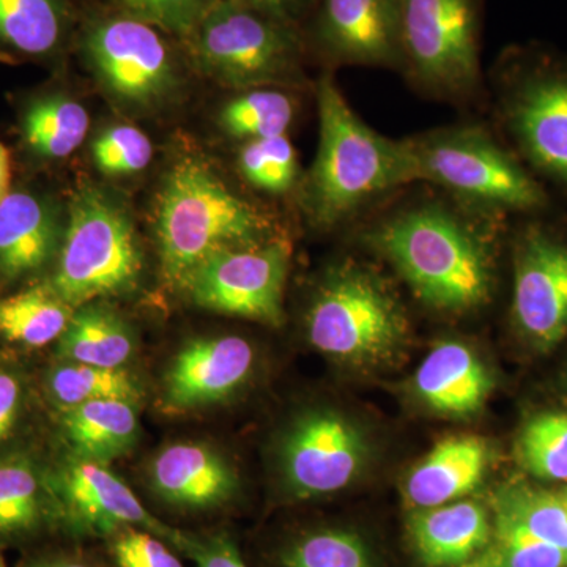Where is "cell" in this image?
I'll use <instances>...</instances> for the list:
<instances>
[{
    "mask_svg": "<svg viewBox=\"0 0 567 567\" xmlns=\"http://www.w3.org/2000/svg\"><path fill=\"white\" fill-rule=\"evenodd\" d=\"M364 240L429 308L464 315L491 300L494 264L486 237L451 205H409L380 219Z\"/></svg>",
    "mask_w": 567,
    "mask_h": 567,
    "instance_id": "obj_1",
    "label": "cell"
},
{
    "mask_svg": "<svg viewBox=\"0 0 567 567\" xmlns=\"http://www.w3.org/2000/svg\"><path fill=\"white\" fill-rule=\"evenodd\" d=\"M317 110L319 148L301 189L316 226L331 229L415 182L409 142L388 140L365 125L330 74L317 84Z\"/></svg>",
    "mask_w": 567,
    "mask_h": 567,
    "instance_id": "obj_2",
    "label": "cell"
},
{
    "mask_svg": "<svg viewBox=\"0 0 567 567\" xmlns=\"http://www.w3.org/2000/svg\"><path fill=\"white\" fill-rule=\"evenodd\" d=\"M153 229L164 278L178 289L212 257L275 238L271 219L199 156H183L164 177Z\"/></svg>",
    "mask_w": 567,
    "mask_h": 567,
    "instance_id": "obj_3",
    "label": "cell"
},
{
    "mask_svg": "<svg viewBox=\"0 0 567 567\" xmlns=\"http://www.w3.org/2000/svg\"><path fill=\"white\" fill-rule=\"evenodd\" d=\"M309 342L352 368L391 364L409 342L404 306L390 284L354 262L328 271L306 312Z\"/></svg>",
    "mask_w": 567,
    "mask_h": 567,
    "instance_id": "obj_4",
    "label": "cell"
},
{
    "mask_svg": "<svg viewBox=\"0 0 567 567\" xmlns=\"http://www.w3.org/2000/svg\"><path fill=\"white\" fill-rule=\"evenodd\" d=\"M415 182H431L466 208L533 213L547 205L543 185L480 125H457L410 137Z\"/></svg>",
    "mask_w": 567,
    "mask_h": 567,
    "instance_id": "obj_5",
    "label": "cell"
},
{
    "mask_svg": "<svg viewBox=\"0 0 567 567\" xmlns=\"http://www.w3.org/2000/svg\"><path fill=\"white\" fill-rule=\"evenodd\" d=\"M142 267L140 241L125 208L95 186L78 189L52 274L44 282L78 308L132 292Z\"/></svg>",
    "mask_w": 567,
    "mask_h": 567,
    "instance_id": "obj_6",
    "label": "cell"
},
{
    "mask_svg": "<svg viewBox=\"0 0 567 567\" xmlns=\"http://www.w3.org/2000/svg\"><path fill=\"white\" fill-rule=\"evenodd\" d=\"M186 41L205 76L234 89L270 87L297 74L301 43L292 25L221 0Z\"/></svg>",
    "mask_w": 567,
    "mask_h": 567,
    "instance_id": "obj_7",
    "label": "cell"
},
{
    "mask_svg": "<svg viewBox=\"0 0 567 567\" xmlns=\"http://www.w3.org/2000/svg\"><path fill=\"white\" fill-rule=\"evenodd\" d=\"M402 69L431 95L466 100L480 87L476 0H395Z\"/></svg>",
    "mask_w": 567,
    "mask_h": 567,
    "instance_id": "obj_8",
    "label": "cell"
},
{
    "mask_svg": "<svg viewBox=\"0 0 567 567\" xmlns=\"http://www.w3.org/2000/svg\"><path fill=\"white\" fill-rule=\"evenodd\" d=\"M84 52L104 91L130 110H152L177 87V71L159 33L126 14L93 24Z\"/></svg>",
    "mask_w": 567,
    "mask_h": 567,
    "instance_id": "obj_9",
    "label": "cell"
},
{
    "mask_svg": "<svg viewBox=\"0 0 567 567\" xmlns=\"http://www.w3.org/2000/svg\"><path fill=\"white\" fill-rule=\"evenodd\" d=\"M289 257L278 237L229 249L200 265L183 289L200 308L279 327Z\"/></svg>",
    "mask_w": 567,
    "mask_h": 567,
    "instance_id": "obj_10",
    "label": "cell"
},
{
    "mask_svg": "<svg viewBox=\"0 0 567 567\" xmlns=\"http://www.w3.org/2000/svg\"><path fill=\"white\" fill-rule=\"evenodd\" d=\"M502 115L518 152L567 192V65L540 62L511 78Z\"/></svg>",
    "mask_w": 567,
    "mask_h": 567,
    "instance_id": "obj_11",
    "label": "cell"
},
{
    "mask_svg": "<svg viewBox=\"0 0 567 567\" xmlns=\"http://www.w3.org/2000/svg\"><path fill=\"white\" fill-rule=\"evenodd\" d=\"M369 454L368 439L354 421L334 410H311L284 436V481L298 498L336 494L363 473Z\"/></svg>",
    "mask_w": 567,
    "mask_h": 567,
    "instance_id": "obj_12",
    "label": "cell"
},
{
    "mask_svg": "<svg viewBox=\"0 0 567 567\" xmlns=\"http://www.w3.org/2000/svg\"><path fill=\"white\" fill-rule=\"evenodd\" d=\"M513 320L539 352L567 334V241L543 224H528L514 248Z\"/></svg>",
    "mask_w": 567,
    "mask_h": 567,
    "instance_id": "obj_13",
    "label": "cell"
},
{
    "mask_svg": "<svg viewBox=\"0 0 567 567\" xmlns=\"http://www.w3.org/2000/svg\"><path fill=\"white\" fill-rule=\"evenodd\" d=\"M52 491L61 506L63 527L107 535L121 528H144L185 550L189 536L152 516L132 488L104 464L71 456L51 462Z\"/></svg>",
    "mask_w": 567,
    "mask_h": 567,
    "instance_id": "obj_14",
    "label": "cell"
},
{
    "mask_svg": "<svg viewBox=\"0 0 567 567\" xmlns=\"http://www.w3.org/2000/svg\"><path fill=\"white\" fill-rule=\"evenodd\" d=\"M254 360L252 346L241 336L194 339L167 371L164 401L183 412L221 402L248 382Z\"/></svg>",
    "mask_w": 567,
    "mask_h": 567,
    "instance_id": "obj_15",
    "label": "cell"
},
{
    "mask_svg": "<svg viewBox=\"0 0 567 567\" xmlns=\"http://www.w3.org/2000/svg\"><path fill=\"white\" fill-rule=\"evenodd\" d=\"M50 464L29 442L0 456V550L31 546L63 527Z\"/></svg>",
    "mask_w": 567,
    "mask_h": 567,
    "instance_id": "obj_16",
    "label": "cell"
},
{
    "mask_svg": "<svg viewBox=\"0 0 567 567\" xmlns=\"http://www.w3.org/2000/svg\"><path fill=\"white\" fill-rule=\"evenodd\" d=\"M317 39L338 63L402 66L395 0H322Z\"/></svg>",
    "mask_w": 567,
    "mask_h": 567,
    "instance_id": "obj_17",
    "label": "cell"
},
{
    "mask_svg": "<svg viewBox=\"0 0 567 567\" xmlns=\"http://www.w3.org/2000/svg\"><path fill=\"white\" fill-rule=\"evenodd\" d=\"M62 224L50 200L28 192L0 203V286H13L54 264Z\"/></svg>",
    "mask_w": 567,
    "mask_h": 567,
    "instance_id": "obj_18",
    "label": "cell"
},
{
    "mask_svg": "<svg viewBox=\"0 0 567 567\" xmlns=\"http://www.w3.org/2000/svg\"><path fill=\"white\" fill-rule=\"evenodd\" d=\"M153 491L185 509H212L229 502L238 488L234 466L213 447L177 443L164 447L151 468Z\"/></svg>",
    "mask_w": 567,
    "mask_h": 567,
    "instance_id": "obj_19",
    "label": "cell"
},
{
    "mask_svg": "<svg viewBox=\"0 0 567 567\" xmlns=\"http://www.w3.org/2000/svg\"><path fill=\"white\" fill-rule=\"evenodd\" d=\"M409 533L424 566L454 567L486 550L494 525L486 507L465 499L417 509L410 517Z\"/></svg>",
    "mask_w": 567,
    "mask_h": 567,
    "instance_id": "obj_20",
    "label": "cell"
},
{
    "mask_svg": "<svg viewBox=\"0 0 567 567\" xmlns=\"http://www.w3.org/2000/svg\"><path fill=\"white\" fill-rule=\"evenodd\" d=\"M494 380L468 346L440 342L424 358L415 375L417 398L443 415H475L486 404Z\"/></svg>",
    "mask_w": 567,
    "mask_h": 567,
    "instance_id": "obj_21",
    "label": "cell"
},
{
    "mask_svg": "<svg viewBox=\"0 0 567 567\" xmlns=\"http://www.w3.org/2000/svg\"><path fill=\"white\" fill-rule=\"evenodd\" d=\"M491 451L484 440L462 435L443 440L412 470L405 498L416 509L457 502L480 486Z\"/></svg>",
    "mask_w": 567,
    "mask_h": 567,
    "instance_id": "obj_22",
    "label": "cell"
},
{
    "mask_svg": "<svg viewBox=\"0 0 567 567\" xmlns=\"http://www.w3.org/2000/svg\"><path fill=\"white\" fill-rule=\"evenodd\" d=\"M58 429L74 457L107 464L136 445L140 416L136 402L103 399L58 413Z\"/></svg>",
    "mask_w": 567,
    "mask_h": 567,
    "instance_id": "obj_23",
    "label": "cell"
},
{
    "mask_svg": "<svg viewBox=\"0 0 567 567\" xmlns=\"http://www.w3.org/2000/svg\"><path fill=\"white\" fill-rule=\"evenodd\" d=\"M134 352L132 328L110 306L87 303L74 308L65 333L55 344V360L123 368Z\"/></svg>",
    "mask_w": 567,
    "mask_h": 567,
    "instance_id": "obj_24",
    "label": "cell"
},
{
    "mask_svg": "<svg viewBox=\"0 0 567 567\" xmlns=\"http://www.w3.org/2000/svg\"><path fill=\"white\" fill-rule=\"evenodd\" d=\"M74 308L40 281L0 298V342L18 350L58 344Z\"/></svg>",
    "mask_w": 567,
    "mask_h": 567,
    "instance_id": "obj_25",
    "label": "cell"
},
{
    "mask_svg": "<svg viewBox=\"0 0 567 567\" xmlns=\"http://www.w3.org/2000/svg\"><path fill=\"white\" fill-rule=\"evenodd\" d=\"M41 394L55 413L103 399H128L137 402L142 388L136 377L123 368L55 360L40 380Z\"/></svg>",
    "mask_w": 567,
    "mask_h": 567,
    "instance_id": "obj_26",
    "label": "cell"
},
{
    "mask_svg": "<svg viewBox=\"0 0 567 567\" xmlns=\"http://www.w3.org/2000/svg\"><path fill=\"white\" fill-rule=\"evenodd\" d=\"M91 117L76 100L50 95L37 100L25 110L21 137L25 147L44 159L70 156L87 136Z\"/></svg>",
    "mask_w": 567,
    "mask_h": 567,
    "instance_id": "obj_27",
    "label": "cell"
},
{
    "mask_svg": "<svg viewBox=\"0 0 567 567\" xmlns=\"http://www.w3.org/2000/svg\"><path fill=\"white\" fill-rule=\"evenodd\" d=\"M63 0H0V47L20 54H51L65 35Z\"/></svg>",
    "mask_w": 567,
    "mask_h": 567,
    "instance_id": "obj_28",
    "label": "cell"
},
{
    "mask_svg": "<svg viewBox=\"0 0 567 567\" xmlns=\"http://www.w3.org/2000/svg\"><path fill=\"white\" fill-rule=\"evenodd\" d=\"M494 520L516 525L567 554V507L563 496L525 483L507 484L495 496Z\"/></svg>",
    "mask_w": 567,
    "mask_h": 567,
    "instance_id": "obj_29",
    "label": "cell"
},
{
    "mask_svg": "<svg viewBox=\"0 0 567 567\" xmlns=\"http://www.w3.org/2000/svg\"><path fill=\"white\" fill-rule=\"evenodd\" d=\"M295 104L287 93L275 89H248L230 100L219 114L224 132L245 142L287 136Z\"/></svg>",
    "mask_w": 567,
    "mask_h": 567,
    "instance_id": "obj_30",
    "label": "cell"
},
{
    "mask_svg": "<svg viewBox=\"0 0 567 567\" xmlns=\"http://www.w3.org/2000/svg\"><path fill=\"white\" fill-rule=\"evenodd\" d=\"M518 464L537 480L567 481V412L529 417L516 443Z\"/></svg>",
    "mask_w": 567,
    "mask_h": 567,
    "instance_id": "obj_31",
    "label": "cell"
},
{
    "mask_svg": "<svg viewBox=\"0 0 567 567\" xmlns=\"http://www.w3.org/2000/svg\"><path fill=\"white\" fill-rule=\"evenodd\" d=\"M282 567H377L360 536L346 529H320L295 540Z\"/></svg>",
    "mask_w": 567,
    "mask_h": 567,
    "instance_id": "obj_32",
    "label": "cell"
},
{
    "mask_svg": "<svg viewBox=\"0 0 567 567\" xmlns=\"http://www.w3.org/2000/svg\"><path fill=\"white\" fill-rule=\"evenodd\" d=\"M238 169L260 192L287 193L297 181V153L287 136L245 142L238 155Z\"/></svg>",
    "mask_w": 567,
    "mask_h": 567,
    "instance_id": "obj_33",
    "label": "cell"
},
{
    "mask_svg": "<svg viewBox=\"0 0 567 567\" xmlns=\"http://www.w3.org/2000/svg\"><path fill=\"white\" fill-rule=\"evenodd\" d=\"M31 375L13 353L0 350V456L24 445L32 406Z\"/></svg>",
    "mask_w": 567,
    "mask_h": 567,
    "instance_id": "obj_34",
    "label": "cell"
},
{
    "mask_svg": "<svg viewBox=\"0 0 567 567\" xmlns=\"http://www.w3.org/2000/svg\"><path fill=\"white\" fill-rule=\"evenodd\" d=\"M494 533L486 550L499 567H567V554L525 529L503 520L492 522Z\"/></svg>",
    "mask_w": 567,
    "mask_h": 567,
    "instance_id": "obj_35",
    "label": "cell"
},
{
    "mask_svg": "<svg viewBox=\"0 0 567 567\" xmlns=\"http://www.w3.org/2000/svg\"><path fill=\"white\" fill-rule=\"evenodd\" d=\"M92 155L103 174L121 177L144 171L152 162L153 145L136 126H111L93 142Z\"/></svg>",
    "mask_w": 567,
    "mask_h": 567,
    "instance_id": "obj_36",
    "label": "cell"
},
{
    "mask_svg": "<svg viewBox=\"0 0 567 567\" xmlns=\"http://www.w3.org/2000/svg\"><path fill=\"white\" fill-rule=\"evenodd\" d=\"M221 0H121L126 17L186 40Z\"/></svg>",
    "mask_w": 567,
    "mask_h": 567,
    "instance_id": "obj_37",
    "label": "cell"
},
{
    "mask_svg": "<svg viewBox=\"0 0 567 567\" xmlns=\"http://www.w3.org/2000/svg\"><path fill=\"white\" fill-rule=\"evenodd\" d=\"M112 555L118 567H183L158 536L126 528L112 544Z\"/></svg>",
    "mask_w": 567,
    "mask_h": 567,
    "instance_id": "obj_38",
    "label": "cell"
},
{
    "mask_svg": "<svg viewBox=\"0 0 567 567\" xmlns=\"http://www.w3.org/2000/svg\"><path fill=\"white\" fill-rule=\"evenodd\" d=\"M185 551L192 555L197 567H248L229 537L215 536L203 540L189 537Z\"/></svg>",
    "mask_w": 567,
    "mask_h": 567,
    "instance_id": "obj_39",
    "label": "cell"
},
{
    "mask_svg": "<svg viewBox=\"0 0 567 567\" xmlns=\"http://www.w3.org/2000/svg\"><path fill=\"white\" fill-rule=\"evenodd\" d=\"M235 6L256 11L284 24L292 25L295 18L308 7L311 0H230Z\"/></svg>",
    "mask_w": 567,
    "mask_h": 567,
    "instance_id": "obj_40",
    "label": "cell"
},
{
    "mask_svg": "<svg viewBox=\"0 0 567 567\" xmlns=\"http://www.w3.org/2000/svg\"><path fill=\"white\" fill-rule=\"evenodd\" d=\"M20 567H92L80 558L63 554H35L25 559Z\"/></svg>",
    "mask_w": 567,
    "mask_h": 567,
    "instance_id": "obj_41",
    "label": "cell"
},
{
    "mask_svg": "<svg viewBox=\"0 0 567 567\" xmlns=\"http://www.w3.org/2000/svg\"><path fill=\"white\" fill-rule=\"evenodd\" d=\"M11 182L10 153L0 142V203L9 196Z\"/></svg>",
    "mask_w": 567,
    "mask_h": 567,
    "instance_id": "obj_42",
    "label": "cell"
},
{
    "mask_svg": "<svg viewBox=\"0 0 567 567\" xmlns=\"http://www.w3.org/2000/svg\"><path fill=\"white\" fill-rule=\"evenodd\" d=\"M454 567H499L496 565L495 559L488 555L487 550L481 551L480 555H476L475 558L468 559V561L464 563V565H458Z\"/></svg>",
    "mask_w": 567,
    "mask_h": 567,
    "instance_id": "obj_43",
    "label": "cell"
},
{
    "mask_svg": "<svg viewBox=\"0 0 567 567\" xmlns=\"http://www.w3.org/2000/svg\"><path fill=\"white\" fill-rule=\"evenodd\" d=\"M0 567H7L6 561H3L2 554H0Z\"/></svg>",
    "mask_w": 567,
    "mask_h": 567,
    "instance_id": "obj_44",
    "label": "cell"
},
{
    "mask_svg": "<svg viewBox=\"0 0 567 567\" xmlns=\"http://www.w3.org/2000/svg\"><path fill=\"white\" fill-rule=\"evenodd\" d=\"M563 496V499H565V503H566V507H567V492L565 495H561Z\"/></svg>",
    "mask_w": 567,
    "mask_h": 567,
    "instance_id": "obj_45",
    "label": "cell"
}]
</instances>
